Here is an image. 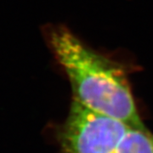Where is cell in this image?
<instances>
[{"label": "cell", "instance_id": "4", "mask_svg": "<svg viewBox=\"0 0 153 153\" xmlns=\"http://www.w3.org/2000/svg\"><path fill=\"white\" fill-rule=\"evenodd\" d=\"M152 139H153V134H152Z\"/></svg>", "mask_w": 153, "mask_h": 153}, {"label": "cell", "instance_id": "2", "mask_svg": "<svg viewBox=\"0 0 153 153\" xmlns=\"http://www.w3.org/2000/svg\"><path fill=\"white\" fill-rule=\"evenodd\" d=\"M129 128L123 122L72 100L59 131L60 153H112Z\"/></svg>", "mask_w": 153, "mask_h": 153}, {"label": "cell", "instance_id": "3", "mask_svg": "<svg viewBox=\"0 0 153 153\" xmlns=\"http://www.w3.org/2000/svg\"><path fill=\"white\" fill-rule=\"evenodd\" d=\"M112 153H153L152 134L146 128H131Z\"/></svg>", "mask_w": 153, "mask_h": 153}, {"label": "cell", "instance_id": "1", "mask_svg": "<svg viewBox=\"0 0 153 153\" xmlns=\"http://www.w3.org/2000/svg\"><path fill=\"white\" fill-rule=\"evenodd\" d=\"M43 33L70 82L73 100L131 128H146L137 110L128 70L121 60L90 47L65 25L49 24Z\"/></svg>", "mask_w": 153, "mask_h": 153}]
</instances>
